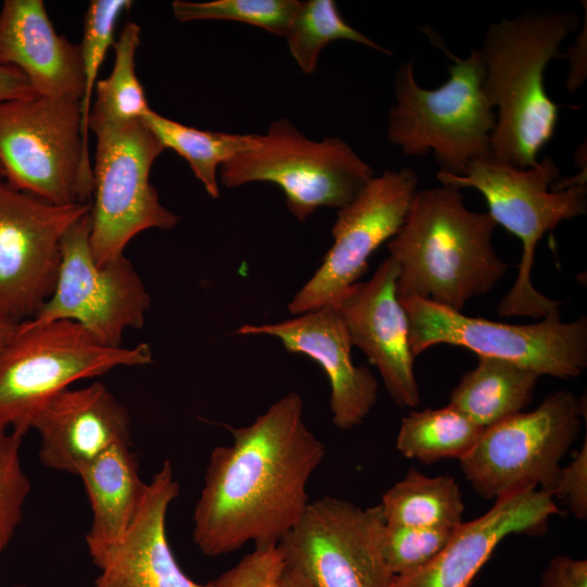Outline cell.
<instances>
[{
	"label": "cell",
	"instance_id": "24",
	"mask_svg": "<svg viewBox=\"0 0 587 587\" xmlns=\"http://www.w3.org/2000/svg\"><path fill=\"white\" fill-rule=\"evenodd\" d=\"M378 505L386 525L455 529L463 523L464 501L457 480L427 476L415 467L383 494Z\"/></svg>",
	"mask_w": 587,
	"mask_h": 587
},
{
	"label": "cell",
	"instance_id": "16",
	"mask_svg": "<svg viewBox=\"0 0 587 587\" xmlns=\"http://www.w3.org/2000/svg\"><path fill=\"white\" fill-rule=\"evenodd\" d=\"M397 279L398 266L388 257L370 279L353 284L332 304L339 310L352 345L378 370L390 398L401 408H415L421 395Z\"/></svg>",
	"mask_w": 587,
	"mask_h": 587
},
{
	"label": "cell",
	"instance_id": "2",
	"mask_svg": "<svg viewBox=\"0 0 587 587\" xmlns=\"http://www.w3.org/2000/svg\"><path fill=\"white\" fill-rule=\"evenodd\" d=\"M496 226L488 212L467 209L455 187L417 189L401 228L387 242L398 266V299L419 298L461 312L471 299L488 294L508 270L491 242Z\"/></svg>",
	"mask_w": 587,
	"mask_h": 587
},
{
	"label": "cell",
	"instance_id": "37",
	"mask_svg": "<svg viewBox=\"0 0 587 587\" xmlns=\"http://www.w3.org/2000/svg\"><path fill=\"white\" fill-rule=\"evenodd\" d=\"M22 322H16L0 311V353L18 332Z\"/></svg>",
	"mask_w": 587,
	"mask_h": 587
},
{
	"label": "cell",
	"instance_id": "34",
	"mask_svg": "<svg viewBox=\"0 0 587 587\" xmlns=\"http://www.w3.org/2000/svg\"><path fill=\"white\" fill-rule=\"evenodd\" d=\"M553 498L563 501L579 521L587 519V439L574 459L562 466L555 484Z\"/></svg>",
	"mask_w": 587,
	"mask_h": 587
},
{
	"label": "cell",
	"instance_id": "3",
	"mask_svg": "<svg viewBox=\"0 0 587 587\" xmlns=\"http://www.w3.org/2000/svg\"><path fill=\"white\" fill-rule=\"evenodd\" d=\"M573 13L536 11L502 18L486 32L478 49L485 92L497 109L491 157L526 168L554 135L559 105L548 96L544 75L560 46L577 28Z\"/></svg>",
	"mask_w": 587,
	"mask_h": 587
},
{
	"label": "cell",
	"instance_id": "15",
	"mask_svg": "<svg viewBox=\"0 0 587 587\" xmlns=\"http://www.w3.org/2000/svg\"><path fill=\"white\" fill-rule=\"evenodd\" d=\"M409 167L374 176L361 192L338 210L332 247L312 277L288 304L300 315L334 303L369 268L370 257L401 228L417 191Z\"/></svg>",
	"mask_w": 587,
	"mask_h": 587
},
{
	"label": "cell",
	"instance_id": "7",
	"mask_svg": "<svg viewBox=\"0 0 587 587\" xmlns=\"http://www.w3.org/2000/svg\"><path fill=\"white\" fill-rule=\"evenodd\" d=\"M586 399L559 390L530 412H521L482 436L460 462L474 491L485 499H499L538 489L552 496L561 462L576 441Z\"/></svg>",
	"mask_w": 587,
	"mask_h": 587
},
{
	"label": "cell",
	"instance_id": "11",
	"mask_svg": "<svg viewBox=\"0 0 587 587\" xmlns=\"http://www.w3.org/2000/svg\"><path fill=\"white\" fill-rule=\"evenodd\" d=\"M409 324V345L415 358L432 346L464 347L477 357L510 361L540 376L569 379L587 366V319L562 322L560 310L534 324L515 325L466 316L434 302L399 300Z\"/></svg>",
	"mask_w": 587,
	"mask_h": 587
},
{
	"label": "cell",
	"instance_id": "29",
	"mask_svg": "<svg viewBox=\"0 0 587 587\" xmlns=\"http://www.w3.org/2000/svg\"><path fill=\"white\" fill-rule=\"evenodd\" d=\"M132 4L130 0H92L84 17L83 39L79 45L83 74V96L79 103L83 143L88 157V122L97 77L109 48L114 46L116 23Z\"/></svg>",
	"mask_w": 587,
	"mask_h": 587
},
{
	"label": "cell",
	"instance_id": "32",
	"mask_svg": "<svg viewBox=\"0 0 587 587\" xmlns=\"http://www.w3.org/2000/svg\"><path fill=\"white\" fill-rule=\"evenodd\" d=\"M22 438L10 429L0 428V553L21 523L32 488L20 455Z\"/></svg>",
	"mask_w": 587,
	"mask_h": 587
},
{
	"label": "cell",
	"instance_id": "33",
	"mask_svg": "<svg viewBox=\"0 0 587 587\" xmlns=\"http://www.w3.org/2000/svg\"><path fill=\"white\" fill-rule=\"evenodd\" d=\"M284 565L278 546L254 547L218 579L222 587H266L279 578Z\"/></svg>",
	"mask_w": 587,
	"mask_h": 587
},
{
	"label": "cell",
	"instance_id": "12",
	"mask_svg": "<svg viewBox=\"0 0 587 587\" xmlns=\"http://www.w3.org/2000/svg\"><path fill=\"white\" fill-rule=\"evenodd\" d=\"M150 296L129 260L98 264L89 246V212L65 233L54 288L29 325L76 323L108 347H122L128 328H141Z\"/></svg>",
	"mask_w": 587,
	"mask_h": 587
},
{
	"label": "cell",
	"instance_id": "10",
	"mask_svg": "<svg viewBox=\"0 0 587 587\" xmlns=\"http://www.w3.org/2000/svg\"><path fill=\"white\" fill-rule=\"evenodd\" d=\"M97 138L89 210V246L104 264L121 255L128 242L150 228L167 230L179 217L163 207L149 176L165 150L143 120L102 126Z\"/></svg>",
	"mask_w": 587,
	"mask_h": 587
},
{
	"label": "cell",
	"instance_id": "6",
	"mask_svg": "<svg viewBox=\"0 0 587 587\" xmlns=\"http://www.w3.org/2000/svg\"><path fill=\"white\" fill-rule=\"evenodd\" d=\"M151 362L147 344L113 348L70 321L22 322L0 353V428L24 436L42 405L73 383Z\"/></svg>",
	"mask_w": 587,
	"mask_h": 587
},
{
	"label": "cell",
	"instance_id": "8",
	"mask_svg": "<svg viewBox=\"0 0 587 587\" xmlns=\"http://www.w3.org/2000/svg\"><path fill=\"white\" fill-rule=\"evenodd\" d=\"M0 163L20 190L59 205L90 203L79 101L35 95L0 102Z\"/></svg>",
	"mask_w": 587,
	"mask_h": 587
},
{
	"label": "cell",
	"instance_id": "17",
	"mask_svg": "<svg viewBox=\"0 0 587 587\" xmlns=\"http://www.w3.org/2000/svg\"><path fill=\"white\" fill-rule=\"evenodd\" d=\"M236 335L272 336L292 353L314 360L330 386L333 423L351 429L363 423L377 401L378 383L365 366L352 361L353 347L344 319L335 304L276 323L240 326Z\"/></svg>",
	"mask_w": 587,
	"mask_h": 587
},
{
	"label": "cell",
	"instance_id": "21",
	"mask_svg": "<svg viewBox=\"0 0 587 587\" xmlns=\"http://www.w3.org/2000/svg\"><path fill=\"white\" fill-rule=\"evenodd\" d=\"M0 64L20 70L39 96L80 102L79 45L55 32L42 0H5L2 3Z\"/></svg>",
	"mask_w": 587,
	"mask_h": 587
},
{
	"label": "cell",
	"instance_id": "19",
	"mask_svg": "<svg viewBox=\"0 0 587 587\" xmlns=\"http://www.w3.org/2000/svg\"><path fill=\"white\" fill-rule=\"evenodd\" d=\"M560 512L554 498L532 489L496 500L479 517L463 522L447 547L426 566L394 587H470L498 545L510 535L539 534Z\"/></svg>",
	"mask_w": 587,
	"mask_h": 587
},
{
	"label": "cell",
	"instance_id": "20",
	"mask_svg": "<svg viewBox=\"0 0 587 587\" xmlns=\"http://www.w3.org/2000/svg\"><path fill=\"white\" fill-rule=\"evenodd\" d=\"M179 495L170 461L147 484L138 512L124 538L96 566L93 587H222L218 578L200 584L179 567L166 536V514Z\"/></svg>",
	"mask_w": 587,
	"mask_h": 587
},
{
	"label": "cell",
	"instance_id": "14",
	"mask_svg": "<svg viewBox=\"0 0 587 587\" xmlns=\"http://www.w3.org/2000/svg\"><path fill=\"white\" fill-rule=\"evenodd\" d=\"M90 203L53 204L0 179V311L32 319L57 280L66 230Z\"/></svg>",
	"mask_w": 587,
	"mask_h": 587
},
{
	"label": "cell",
	"instance_id": "28",
	"mask_svg": "<svg viewBox=\"0 0 587 587\" xmlns=\"http://www.w3.org/2000/svg\"><path fill=\"white\" fill-rule=\"evenodd\" d=\"M291 57L300 70L313 74L323 48L335 40H349L391 54L341 16L333 0L301 1L285 35Z\"/></svg>",
	"mask_w": 587,
	"mask_h": 587
},
{
	"label": "cell",
	"instance_id": "41",
	"mask_svg": "<svg viewBox=\"0 0 587 587\" xmlns=\"http://www.w3.org/2000/svg\"><path fill=\"white\" fill-rule=\"evenodd\" d=\"M14 587H27V586H24V585H16Z\"/></svg>",
	"mask_w": 587,
	"mask_h": 587
},
{
	"label": "cell",
	"instance_id": "31",
	"mask_svg": "<svg viewBox=\"0 0 587 587\" xmlns=\"http://www.w3.org/2000/svg\"><path fill=\"white\" fill-rule=\"evenodd\" d=\"M455 529L385 524L382 550L389 571L395 577L420 571L447 547Z\"/></svg>",
	"mask_w": 587,
	"mask_h": 587
},
{
	"label": "cell",
	"instance_id": "4",
	"mask_svg": "<svg viewBox=\"0 0 587 587\" xmlns=\"http://www.w3.org/2000/svg\"><path fill=\"white\" fill-rule=\"evenodd\" d=\"M437 178L441 185L479 191L495 223L521 241L519 273L500 301L498 314L542 319L559 311L561 303L544 296L532 284L535 250L547 232L586 213V171L563 180L559 179L555 163L547 157L526 168L489 157L471 163L462 175L440 171Z\"/></svg>",
	"mask_w": 587,
	"mask_h": 587
},
{
	"label": "cell",
	"instance_id": "5",
	"mask_svg": "<svg viewBox=\"0 0 587 587\" xmlns=\"http://www.w3.org/2000/svg\"><path fill=\"white\" fill-rule=\"evenodd\" d=\"M451 60L449 78L435 89L421 87L411 62L395 77L396 104L388 116L387 136L405 155L435 157L441 172L462 175L476 160L491 157L496 113L483 85L480 53L472 49L460 59L434 40Z\"/></svg>",
	"mask_w": 587,
	"mask_h": 587
},
{
	"label": "cell",
	"instance_id": "39",
	"mask_svg": "<svg viewBox=\"0 0 587 587\" xmlns=\"http://www.w3.org/2000/svg\"><path fill=\"white\" fill-rule=\"evenodd\" d=\"M279 578H280V576H279ZM279 578H277L276 580L272 582V583L268 584L266 587H282V586H280Z\"/></svg>",
	"mask_w": 587,
	"mask_h": 587
},
{
	"label": "cell",
	"instance_id": "40",
	"mask_svg": "<svg viewBox=\"0 0 587 587\" xmlns=\"http://www.w3.org/2000/svg\"><path fill=\"white\" fill-rule=\"evenodd\" d=\"M4 176H5L4 170H3V166L0 163V179H4Z\"/></svg>",
	"mask_w": 587,
	"mask_h": 587
},
{
	"label": "cell",
	"instance_id": "25",
	"mask_svg": "<svg viewBox=\"0 0 587 587\" xmlns=\"http://www.w3.org/2000/svg\"><path fill=\"white\" fill-rule=\"evenodd\" d=\"M165 149L184 158L212 198L220 196L217 170L235 157L255 148L260 135L201 130L170 120L150 109L142 117Z\"/></svg>",
	"mask_w": 587,
	"mask_h": 587
},
{
	"label": "cell",
	"instance_id": "18",
	"mask_svg": "<svg viewBox=\"0 0 587 587\" xmlns=\"http://www.w3.org/2000/svg\"><path fill=\"white\" fill-rule=\"evenodd\" d=\"M30 429L40 436V462L75 475L111 447L130 444L127 408L99 382L53 396L36 413Z\"/></svg>",
	"mask_w": 587,
	"mask_h": 587
},
{
	"label": "cell",
	"instance_id": "26",
	"mask_svg": "<svg viewBox=\"0 0 587 587\" xmlns=\"http://www.w3.org/2000/svg\"><path fill=\"white\" fill-rule=\"evenodd\" d=\"M485 428L452 404L411 411L402 417L396 448L403 457L422 463L461 460L475 446Z\"/></svg>",
	"mask_w": 587,
	"mask_h": 587
},
{
	"label": "cell",
	"instance_id": "9",
	"mask_svg": "<svg viewBox=\"0 0 587 587\" xmlns=\"http://www.w3.org/2000/svg\"><path fill=\"white\" fill-rule=\"evenodd\" d=\"M373 177V168L346 141L310 140L287 118L274 121L255 148L220 167V180L227 188L253 182L276 184L300 222L319 208H344Z\"/></svg>",
	"mask_w": 587,
	"mask_h": 587
},
{
	"label": "cell",
	"instance_id": "22",
	"mask_svg": "<svg viewBox=\"0 0 587 587\" xmlns=\"http://www.w3.org/2000/svg\"><path fill=\"white\" fill-rule=\"evenodd\" d=\"M86 489L92 521L86 535L96 565L124 538L146 492L130 444L111 447L88 463L78 475Z\"/></svg>",
	"mask_w": 587,
	"mask_h": 587
},
{
	"label": "cell",
	"instance_id": "1",
	"mask_svg": "<svg viewBox=\"0 0 587 587\" xmlns=\"http://www.w3.org/2000/svg\"><path fill=\"white\" fill-rule=\"evenodd\" d=\"M225 427L233 442L212 450L192 516L193 542L208 557L277 546L310 504L307 485L326 453L294 391L252 423Z\"/></svg>",
	"mask_w": 587,
	"mask_h": 587
},
{
	"label": "cell",
	"instance_id": "27",
	"mask_svg": "<svg viewBox=\"0 0 587 587\" xmlns=\"http://www.w3.org/2000/svg\"><path fill=\"white\" fill-rule=\"evenodd\" d=\"M141 28L128 21L114 42V64L111 74L96 84L91 105L90 132L108 126L142 120L150 110L145 89L136 74V52Z\"/></svg>",
	"mask_w": 587,
	"mask_h": 587
},
{
	"label": "cell",
	"instance_id": "23",
	"mask_svg": "<svg viewBox=\"0 0 587 587\" xmlns=\"http://www.w3.org/2000/svg\"><path fill=\"white\" fill-rule=\"evenodd\" d=\"M538 373L516 363L478 357L450 395L449 403L483 428L516 415L532 402Z\"/></svg>",
	"mask_w": 587,
	"mask_h": 587
},
{
	"label": "cell",
	"instance_id": "38",
	"mask_svg": "<svg viewBox=\"0 0 587 587\" xmlns=\"http://www.w3.org/2000/svg\"><path fill=\"white\" fill-rule=\"evenodd\" d=\"M279 582L282 587H314L300 572L286 565H284Z\"/></svg>",
	"mask_w": 587,
	"mask_h": 587
},
{
	"label": "cell",
	"instance_id": "36",
	"mask_svg": "<svg viewBox=\"0 0 587 587\" xmlns=\"http://www.w3.org/2000/svg\"><path fill=\"white\" fill-rule=\"evenodd\" d=\"M37 95L17 68L0 64V102Z\"/></svg>",
	"mask_w": 587,
	"mask_h": 587
},
{
	"label": "cell",
	"instance_id": "30",
	"mask_svg": "<svg viewBox=\"0 0 587 587\" xmlns=\"http://www.w3.org/2000/svg\"><path fill=\"white\" fill-rule=\"evenodd\" d=\"M300 3L297 0H175L172 2V11L178 22L234 21L285 37Z\"/></svg>",
	"mask_w": 587,
	"mask_h": 587
},
{
	"label": "cell",
	"instance_id": "35",
	"mask_svg": "<svg viewBox=\"0 0 587 587\" xmlns=\"http://www.w3.org/2000/svg\"><path fill=\"white\" fill-rule=\"evenodd\" d=\"M538 587H587V561L555 554L541 572Z\"/></svg>",
	"mask_w": 587,
	"mask_h": 587
},
{
	"label": "cell",
	"instance_id": "13",
	"mask_svg": "<svg viewBox=\"0 0 587 587\" xmlns=\"http://www.w3.org/2000/svg\"><path fill=\"white\" fill-rule=\"evenodd\" d=\"M384 526L378 504L362 508L327 496L311 501L277 546L285 565L314 587H394L382 550Z\"/></svg>",
	"mask_w": 587,
	"mask_h": 587
}]
</instances>
